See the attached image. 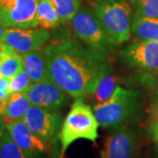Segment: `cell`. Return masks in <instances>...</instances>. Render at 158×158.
Returning <instances> with one entry per match:
<instances>
[{"mask_svg": "<svg viewBox=\"0 0 158 158\" xmlns=\"http://www.w3.org/2000/svg\"><path fill=\"white\" fill-rule=\"evenodd\" d=\"M6 130V127L5 124L2 120V118L0 119V145H1V142H2V139H3V135H4V132Z\"/></svg>", "mask_w": 158, "mask_h": 158, "instance_id": "484cf974", "label": "cell"}, {"mask_svg": "<svg viewBox=\"0 0 158 158\" xmlns=\"http://www.w3.org/2000/svg\"><path fill=\"white\" fill-rule=\"evenodd\" d=\"M23 121L34 135L56 147L62 128L61 115L56 111L31 105Z\"/></svg>", "mask_w": 158, "mask_h": 158, "instance_id": "52a82bcc", "label": "cell"}, {"mask_svg": "<svg viewBox=\"0 0 158 158\" xmlns=\"http://www.w3.org/2000/svg\"><path fill=\"white\" fill-rule=\"evenodd\" d=\"M43 51L51 80L73 98L90 95L111 71L106 56L76 40L52 41Z\"/></svg>", "mask_w": 158, "mask_h": 158, "instance_id": "6da1fadb", "label": "cell"}, {"mask_svg": "<svg viewBox=\"0 0 158 158\" xmlns=\"http://www.w3.org/2000/svg\"><path fill=\"white\" fill-rule=\"evenodd\" d=\"M24 70L22 56L5 42L0 43V76L7 79Z\"/></svg>", "mask_w": 158, "mask_h": 158, "instance_id": "5bb4252c", "label": "cell"}, {"mask_svg": "<svg viewBox=\"0 0 158 158\" xmlns=\"http://www.w3.org/2000/svg\"><path fill=\"white\" fill-rule=\"evenodd\" d=\"M4 124L13 141L29 156L35 157L50 149V143L34 135L23 120Z\"/></svg>", "mask_w": 158, "mask_h": 158, "instance_id": "8fae6325", "label": "cell"}, {"mask_svg": "<svg viewBox=\"0 0 158 158\" xmlns=\"http://www.w3.org/2000/svg\"><path fill=\"white\" fill-rule=\"evenodd\" d=\"M131 33L139 40L158 41V18L134 14Z\"/></svg>", "mask_w": 158, "mask_h": 158, "instance_id": "2e32d148", "label": "cell"}, {"mask_svg": "<svg viewBox=\"0 0 158 158\" xmlns=\"http://www.w3.org/2000/svg\"><path fill=\"white\" fill-rule=\"evenodd\" d=\"M99 124L93 109L85 104L82 98H77L62 125L59 141L61 150L59 158H64L68 148L80 139L95 141L98 137Z\"/></svg>", "mask_w": 158, "mask_h": 158, "instance_id": "7a4b0ae2", "label": "cell"}, {"mask_svg": "<svg viewBox=\"0 0 158 158\" xmlns=\"http://www.w3.org/2000/svg\"><path fill=\"white\" fill-rule=\"evenodd\" d=\"M31 106V102L26 91L12 93L9 98L6 111L1 116L4 123L23 120Z\"/></svg>", "mask_w": 158, "mask_h": 158, "instance_id": "9a60e30c", "label": "cell"}, {"mask_svg": "<svg viewBox=\"0 0 158 158\" xmlns=\"http://www.w3.org/2000/svg\"><path fill=\"white\" fill-rule=\"evenodd\" d=\"M50 33L46 29L6 28L4 42L13 50L23 55L39 50L48 41Z\"/></svg>", "mask_w": 158, "mask_h": 158, "instance_id": "9c48e42d", "label": "cell"}, {"mask_svg": "<svg viewBox=\"0 0 158 158\" xmlns=\"http://www.w3.org/2000/svg\"><path fill=\"white\" fill-rule=\"evenodd\" d=\"M70 22L75 34L93 50L106 56L118 45L106 32L95 12L86 7H81Z\"/></svg>", "mask_w": 158, "mask_h": 158, "instance_id": "5b68a950", "label": "cell"}, {"mask_svg": "<svg viewBox=\"0 0 158 158\" xmlns=\"http://www.w3.org/2000/svg\"><path fill=\"white\" fill-rule=\"evenodd\" d=\"M118 86V79L113 75H106L97 86L94 91L90 94L97 104H101L107 101L113 96Z\"/></svg>", "mask_w": 158, "mask_h": 158, "instance_id": "ac0fdd59", "label": "cell"}, {"mask_svg": "<svg viewBox=\"0 0 158 158\" xmlns=\"http://www.w3.org/2000/svg\"><path fill=\"white\" fill-rule=\"evenodd\" d=\"M135 14L143 17L158 18V0H130Z\"/></svg>", "mask_w": 158, "mask_h": 158, "instance_id": "44dd1931", "label": "cell"}, {"mask_svg": "<svg viewBox=\"0 0 158 158\" xmlns=\"http://www.w3.org/2000/svg\"><path fill=\"white\" fill-rule=\"evenodd\" d=\"M136 140L134 132L124 127L106 138L101 150L102 158H135Z\"/></svg>", "mask_w": 158, "mask_h": 158, "instance_id": "7c38bea8", "label": "cell"}, {"mask_svg": "<svg viewBox=\"0 0 158 158\" xmlns=\"http://www.w3.org/2000/svg\"><path fill=\"white\" fill-rule=\"evenodd\" d=\"M32 81L29 77L28 74L25 71V69L10 79V93L22 92L26 91L30 87Z\"/></svg>", "mask_w": 158, "mask_h": 158, "instance_id": "7402d4cb", "label": "cell"}, {"mask_svg": "<svg viewBox=\"0 0 158 158\" xmlns=\"http://www.w3.org/2000/svg\"><path fill=\"white\" fill-rule=\"evenodd\" d=\"M39 0H0V21L6 28H34L38 27Z\"/></svg>", "mask_w": 158, "mask_h": 158, "instance_id": "8992f818", "label": "cell"}, {"mask_svg": "<svg viewBox=\"0 0 158 158\" xmlns=\"http://www.w3.org/2000/svg\"><path fill=\"white\" fill-rule=\"evenodd\" d=\"M154 108H158V87L157 90L156 91V98H155V102H154Z\"/></svg>", "mask_w": 158, "mask_h": 158, "instance_id": "4316f807", "label": "cell"}, {"mask_svg": "<svg viewBox=\"0 0 158 158\" xmlns=\"http://www.w3.org/2000/svg\"><path fill=\"white\" fill-rule=\"evenodd\" d=\"M119 56L131 67L158 70V41L136 40L125 47Z\"/></svg>", "mask_w": 158, "mask_h": 158, "instance_id": "ba28073f", "label": "cell"}, {"mask_svg": "<svg viewBox=\"0 0 158 158\" xmlns=\"http://www.w3.org/2000/svg\"><path fill=\"white\" fill-rule=\"evenodd\" d=\"M10 96V80L0 76V116L5 113Z\"/></svg>", "mask_w": 158, "mask_h": 158, "instance_id": "603a6c76", "label": "cell"}, {"mask_svg": "<svg viewBox=\"0 0 158 158\" xmlns=\"http://www.w3.org/2000/svg\"><path fill=\"white\" fill-rule=\"evenodd\" d=\"M93 11L110 38L117 44L130 39L132 9L126 0H98Z\"/></svg>", "mask_w": 158, "mask_h": 158, "instance_id": "277c9868", "label": "cell"}, {"mask_svg": "<svg viewBox=\"0 0 158 158\" xmlns=\"http://www.w3.org/2000/svg\"><path fill=\"white\" fill-rule=\"evenodd\" d=\"M0 158H34L23 152L22 149L11 139L8 131L5 130L0 145Z\"/></svg>", "mask_w": 158, "mask_h": 158, "instance_id": "ffe728a7", "label": "cell"}, {"mask_svg": "<svg viewBox=\"0 0 158 158\" xmlns=\"http://www.w3.org/2000/svg\"><path fill=\"white\" fill-rule=\"evenodd\" d=\"M56 9L62 24L72 20L81 8V0H51Z\"/></svg>", "mask_w": 158, "mask_h": 158, "instance_id": "d6986e66", "label": "cell"}, {"mask_svg": "<svg viewBox=\"0 0 158 158\" xmlns=\"http://www.w3.org/2000/svg\"><path fill=\"white\" fill-rule=\"evenodd\" d=\"M6 27L2 24L0 21V43L4 42V38H5V34H6Z\"/></svg>", "mask_w": 158, "mask_h": 158, "instance_id": "d4e9b609", "label": "cell"}, {"mask_svg": "<svg viewBox=\"0 0 158 158\" xmlns=\"http://www.w3.org/2000/svg\"><path fill=\"white\" fill-rule=\"evenodd\" d=\"M36 19L38 27L46 30L56 28L62 24L51 0H39Z\"/></svg>", "mask_w": 158, "mask_h": 158, "instance_id": "e0dca14e", "label": "cell"}, {"mask_svg": "<svg viewBox=\"0 0 158 158\" xmlns=\"http://www.w3.org/2000/svg\"><path fill=\"white\" fill-rule=\"evenodd\" d=\"M139 107V92L117 86L107 101L97 104L93 112L99 126L120 127L135 117Z\"/></svg>", "mask_w": 158, "mask_h": 158, "instance_id": "3957f363", "label": "cell"}, {"mask_svg": "<svg viewBox=\"0 0 158 158\" xmlns=\"http://www.w3.org/2000/svg\"><path fill=\"white\" fill-rule=\"evenodd\" d=\"M148 133L153 140L158 142V108L153 109L152 115L148 124Z\"/></svg>", "mask_w": 158, "mask_h": 158, "instance_id": "cb8c5ba5", "label": "cell"}, {"mask_svg": "<svg viewBox=\"0 0 158 158\" xmlns=\"http://www.w3.org/2000/svg\"><path fill=\"white\" fill-rule=\"evenodd\" d=\"M24 62V69L28 74L33 84L51 80L50 74L47 66L43 49L33 51L21 55Z\"/></svg>", "mask_w": 158, "mask_h": 158, "instance_id": "4fadbf2b", "label": "cell"}, {"mask_svg": "<svg viewBox=\"0 0 158 158\" xmlns=\"http://www.w3.org/2000/svg\"><path fill=\"white\" fill-rule=\"evenodd\" d=\"M26 93L31 105L51 111H57L67 100V93L52 80L32 84Z\"/></svg>", "mask_w": 158, "mask_h": 158, "instance_id": "30bf717a", "label": "cell"}]
</instances>
